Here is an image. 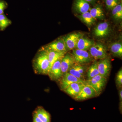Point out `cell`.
Here are the masks:
<instances>
[{
	"mask_svg": "<svg viewBox=\"0 0 122 122\" xmlns=\"http://www.w3.org/2000/svg\"><path fill=\"white\" fill-rule=\"evenodd\" d=\"M119 97L120 101L122 103V89H120L119 91Z\"/></svg>",
	"mask_w": 122,
	"mask_h": 122,
	"instance_id": "30",
	"label": "cell"
},
{
	"mask_svg": "<svg viewBox=\"0 0 122 122\" xmlns=\"http://www.w3.org/2000/svg\"><path fill=\"white\" fill-rule=\"evenodd\" d=\"M94 44L93 41L82 37L79 40L75 49L80 50L87 51Z\"/></svg>",
	"mask_w": 122,
	"mask_h": 122,
	"instance_id": "16",
	"label": "cell"
},
{
	"mask_svg": "<svg viewBox=\"0 0 122 122\" xmlns=\"http://www.w3.org/2000/svg\"><path fill=\"white\" fill-rule=\"evenodd\" d=\"M68 72L73 75V76H75L77 78L79 79H81V80L85 81V76L81 74L80 73H79L72 66Z\"/></svg>",
	"mask_w": 122,
	"mask_h": 122,
	"instance_id": "24",
	"label": "cell"
},
{
	"mask_svg": "<svg viewBox=\"0 0 122 122\" xmlns=\"http://www.w3.org/2000/svg\"><path fill=\"white\" fill-rule=\"evenodd\" d=\"M59 81L61 89L63 91L70 85L73 83H83L86 84V81L77 78L68 72L63 75Z\"/></svg>",
	"mask_w": 122,
	"mask_h": 122,
	"instance_id": "6",
	"label": "cell"
},
{
	"mask_svg": "<svg viewBox=\"0 0 122 122\" xmlns=\"http://www.w3.org/2000/svg\"><path fill=\"white\" fill-rule=\"evenodd\" d=\"M99 74L98 68V62H95L90 66L87 71V76L88 80L91 79L95 76Z\"/></svg>",
	"mask_w": 122,
	"mask_h": 122,
	"instance_id": "21",
	"label": "cell"
},
{
	"mask_svg": "<svg viewBox=\"0 0 122 122\" xmlns=\"http://www.w3.org/2000/svg\"><path fill=\"white\" fill-rule=\"evenodd\" d=\"M111 51L115 56L122 57V44L120 42H115L111 46Z\"/></svg>",
	"mask_w": 122,
	"mask_h": 122,
	"instance_id": "19",
	"label": "cell"
},
{
	"mask_svg": "<svg viewBox=\"0 0 122 122\" xmlns=\"http://www.w3.org/2000/svg\"><path fill=\"white\" fill-rule=\"evenodd\" d=\"M98 94L93 87L89 85H86L78 96L74 98L78 101L86 100L88 99L95 97Z\"/></svg>",
	"mask_w": 122,
	"mask_h": 122,
	"instance_id": "8",
	"label": "cell"
},
{
	"mask_svg": "<svg viewBox=\"0 0 122 122\" xmlns=\"http://www.w3.org/2000/svg\"><path fill=\"white\" fill-rule=\"evenodd\" d=\"M116 83L118 87H122V70L120 69L117 73L116 79Z\"/></svg>",
	"mask_w": 122,
	"mask_h": 122,
	"instance_id": "26",
	"label": "cell"
},
{
	"mask_svg": "<svg viewBox=\"0 0 122 122\" xmlns=\"http://www.w3.org/2000/svg\"><path fill=\"white\" fill-rule=\"evenodd\" d=\"M33 66L35 74L48 75L50 69L48 55L41 49L33 59Z\"/></svg>",
	"mask_w": 122,
	"mask_h": 122,
	"instance_id": "1",
	"label": "cell"
},
{
	"mask_svg": "<svg viewBox=\"0 0 122 122\" xmlns=\"http://www.w3.org/2000/svg\"><path fill=\"white\" fill-rule=\"evenodd\" d=\"M76 62L72 55L66 54L61 61V70L63 75L68 72Z\"/></svg>",
	"mask_w": 122,
	"mask_h": 122,
	"instance_id": "11",
	"label": "cell"
},
{
	"mask_svg": "<svg viewBox=\"0 0 122 122\" xmlns=\"http://www.w3.org/2000/svg\"><path fill=\"white\" fill-rule=\"evenodd\" d=\"M42 49L45 51L48 55L50 69L55 62L58 60L62 59L65 55L66 53V52H56L50 50L46 49L44 48H42Z\"/></svg>",
	"mask_w": 122,
	"mask_h": 122,
	"instance_id": "14",
	"label": "cell"
},
{
	"mask_svg": "<svg viewBox=\"0 0 122 122\" xmlns=\"http://www.w3.org/2000/svg\"><path fill=\"white\" fill-rule=\"evenodd\" d=\"M110 31L109 24L107 22H103L99 24L95 28L94 33L97 37H104L108 35Z\"/></svg>",
	"mask_w": 122,
	"mask_h": 122,
	"instance_id": "13",
	"label": "cell"
},
{
	"mask_svg": "<svg viewBox=\"0 0 122 122\" xmlns=\"http://www.w3.org/2000/svg\"><path fill=\"white\" fill-rule=\"evenodd\" d=\"M85 0L86 1V2H88V3H89V2L91 3V2H94V1H95L96 0Z\"/></svg>",
	"mask_w": 122,
	"mask_h": 122,
	"instance_id": "31",
	"label": "cell"
},
{
	"mask_svg": "<svg viewBox=\"0 0 122 122\" xmlns=\"http://www.w3.org/2000/svg\"><path fill=\"white\" fill-rule=\"evenodd\" d=\"M61 59L53 63L48 73V75L52 81H59L63 76L61 69Z\"/></svg>",
	"mask_w": 122,
	"mask_h": 122,
	"instance_id": "7",
	"label": "cell"
},
{
	"mask_svg": "<svg viewBox=\"0 0 122 122\" xmlns=\"http://www.w3.org/2000/svg\"><path fill=\"white\" fill-rule=\"evenodd\" d=\"M86 85L85 83H73L70 85L64 91L70 96L74 98L81 93Z\"/></svg>",
	"mask_w": 122,
	"mask_h": 122,
	"instance_id": "12",
	"label": "cell"
},
{
	"mask_svg": "<svg viewBox=\"0 0 122 122\" xmlns=\"http://www.w3.org/2000/svg\"><path fill=\"white\" fill-rule=\"evenodd\" d=\"M33 122H43L37 116L34 112H33Z\"/></svg>",
	"mask_w": 122,
	"mask_h": 122,
	"instance_id": "29",
	"label": "cell"
},
{
	"mask_svg": "<svg viewBox=\"0 0 122 122\" xmlns=\"http://www.w3.org/2000/svg\"><path fill=\"white\" fill-rule=\"evenodd\" d=\"M43 122H51L50 114L42 107H38L34 112Z\"/></svg>",
	"mask_w": 122,
	"mask_h": 122,
	"instance_id": "17",
	"label": "cell"
},
{
	"mask_svg": "<svg viewBox=\"0 0 122 122\" xmlns=\"http://www.w3.org/2000/svg\"><path fill=\"white\" fill-rule=\"evenodd\" d=\"M112 15L113 17L117 21L121 20L122 19V5L119 4L112 9Z\"/></svg>",
	"mask_w": 122,
	"mask_h": 122,
	"instance_id": "22",
	"label": "cell"
},
{
	"mask_svg": "<svg viewBox=\"0 0 122 122\" xmlns=\"http://www.w3.org/2000/svg\"><path fill=\"white\" fill-rule=\"evenodd\" d=\"M119 0H106V5L107 8L112 9L119 4Z\"/></svg>",
	"mask_w": 122,
	"mask_h": 122,
	"instance_id": "25",
	"label": "cell"
},
{
	"mask_svg": "<svg viewBox=\"0 0 122 122\" xmlns=\"http://www.w3.org/2000/svg\"><path fill=\"white\" fill-rule=\"evenodd\" d=\"M72 55L76 62L80 64L89 63L92 61V57L87 51L74 49L73 50Z\"/></svg>",
	"mask_w": 122,
	"mask_h": 122,
	"instance_id": "5",
	"label": "cell"
},
{
	"mask_svg": "<svg viewBox=\"0 0 122 122\" xmlns=\"http://www.w3.org/2000/svg\"><path fill=\"white\" fill-rule=\"evenodd\" d=\"M89 54L92 58L95 59H102L107 58L106 48L100 43L95 44L89 49Z\"/></svg>",
	"mask_w": 122,
	"mask_h": 122,
	"instance_id": "3",
	"label": "cell"
},
{
	"mask_svg": "<svg viewBox=\"0 0 122 122\" xmlns=\"http://www.w3.org/2000/svg\"><path fill=\"white\" fill-rule=\"evenodd\" d=\"M98 68L99 75L107 78L110 74L111 68L110 59L106 58L100 60L98 62Z\"/></svg>",
	"mask_w": 122,
	"mask_h": 122,
	"instance_id": "10",
	"label": "cell"
},
{
	"mask_svg": "<svg viewBox=\"0 0 122 122\" xmlns=\"http://www.w3.org/2000/svg\"><path fill=\"white\" fill-rule=\"evenodd\" d=\"M90 13L95 19L102 20L105 16L102 9L100 7H96L90 9Z\"/></svg>",
	"mask_w": 122,
	"mask_h": 122,
	"instance_id": "20",
	"label": "cell"
},
{
	"mask_svg": "<svg viewBox=\"0 0 122 122\" xmlns=\"http://www.w3.org/2000/svg\"><path fill=\"white\" fill-rule=\"evenodd\" d=\"M9 20L4 14H0V29L4 30L11 24Z\"/></svg>",
	"mask_w": 122,
	"mask_h": 122,
	"instance_id": "23",
	"label": "cell"
},
{
	"mask_svg": "<svg viewBox=\"0 0 122 122\" xmlns=\"http://www.w3.org/2000/svg\"><path fill=\"white\" fill-rule=\"evenodd\" d=\"M82 34L73 33L68 34L62 38L65 42L67 50H73L76 48L79 40L82 37Z\"/></svg>",
	"mask_w": 122,
	"mask_h": 122,
	"instance_id": "4",
	"label": "cell"
},
{
	"mask_svg": "<svg viewBox=\"0 0 122 122\" xmlns=\"http://www.w3.org/2000/svg\"><path fill=\"white\" fill-rule=\"evenodd\" d=\"M72 66L77 71L81 74L85 76V69L84 67L80 65L75 64V63Z\"/></svg>",
	"mask_w": 122,
	"mask_h": 122,
	"instance_id": "27",
	"label": "cell"
},
{
	"mask_svg": "<svg viewBox=\"0 0 122 122\" xmlns=\"http://www.w3.org/2000/svg\"><path fill=\"white\" fill-rule=\"evenodd\" d=\"M43 48L58 52H67L68 51L65 42L62 38H58L54 41Z\"/></svg>",
	"mask_w": 122,
	"mask_h": 122,
	"instance_id": "9",
	"label": "cell"
},
{
	"mask_svg": "<svg viewBox=\"0 0 122 122\" xmlns=\"http://www.w3.org/2000/svg\"><path fill=\"white\" fill-rule=\"evenodd\" d=\"M8 5L5 1L0 0V14H3L5 10L7 8Z\"/></svg>",
	"mask_w": 122,
	"mask_h": 122,
	"instance_id": "28",
	"label": "cell"
},
{
	"mask_svg": "<svg viewBox=\"0 0 122 122\" xmlns=\"http://www.w3.org/2000/svg\"><path fill=\"white\" fill-rule=\"evenodd\" d=\"M74 8L75 11L81 14L88 12L90 8L89 3L85 0H75Z\"/></svg>",
	"mask_w": 122,
	"mask_h": 122,
	"instance_id": "15",
	"label": "cell"
},
{
	"mask_svg": "<svg viewBox=\"0 0 122 122\" xmlns=\"http://www.w3.org/2000/svg\"><path fill=\"white\" fill-rule=\"evenodd\" d=\"M80 19L88 25H92L95 23L96 20L92 16L90 12H86L78 15Z\"/></svg>",
	"mask_w": 122,
	"mask_h": 122,
	"instance_id": "18",
	"label": "cell"
},
{
	"mask_svg": "<svg viewBox=\"0 0 122 122\" xmlns=\"http://www.w3.org/2000/svg\"><path fill=\"white\" fill-rule=\"evenodd\" d=\"M107 82V78L99 74L86 81V84L93 87L98 95H99L105 87Z\"/></svg>",
	"mask_w": 122,
	"mask_h": 122,
	"instance_id": "2",
	"label": "cell"
}]
</instances>
